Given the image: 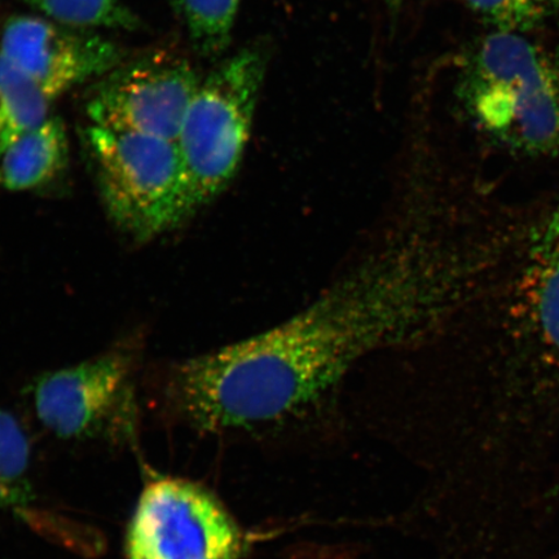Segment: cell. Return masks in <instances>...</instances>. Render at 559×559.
Returning <instances> with one entry per match:
<instances>
[{
	"label": "cell",
	"mask_w": 559,
	"mask_h": 559,
	"mask_svg": "<svg viewBox=\"0 0 559 559\" xmlns=\"http://www.w3.org/2000/svg\"><path fill=\"white\" fill-rule=\"evenodd\" d=\"M0 56L50 103L83 83L100 80L130 58L123 46L96 31L35 15L5 21Z\"/></svg>",
	"instance_id": "52a82bcc"
},
{
	"label": "cell",
	"mask_w": 559,
	"mask_h": 559,
	"mask_svg": "<svg viewBox=\"0 0 559 559\" xmlns=\"http://www.w3.org/2000/svg\"><path fill=\"white\" fill-rule=\"evenodd\" d=\"M241 0H173L198 53L221 55L229 45Z\"/></svg>",
	"instance_id": "7c38bea8"
},
{
	"label": "cell",
	"mask_w": 559,
	"mask_h": 559,
	"mask_svg": "<svg viewBox=\"0 0 559 559\" xmlns=\"http://www.w3.org/2000/svg\"><path fill=\"white\" fill-rule=\"evenodd\" d=\"M520 286L528 334L544 358L559 367V201L534 230Z\"/></svg>",
	"instance_id": "9c48e42d"
},
{
	"label": "cell",
	"mask_w": 559,
	"mask_h": 559,
	"mask_svg": "<svg viewBox=\"0 0 559 559\" xmlns=\"http://www.w3.org/2000/svg\"><path fill=\"white\" fill-rule=\"evenodd\" d=\"M493 31L526 34L559 11V0H466Z\"/></svg>",
	"instance_id": "9a60e30c"
},
{
	"label": "cell",
	"mask_w": 559,
	"mask_h": 559,
	"mask_svg": "<svg viewBox=\"0 0 559 559\" xmlns=\"http://www.w3.org/2000/svg\"><path fill=\"white\" fill-rule=\"evenodd\" d=\"M132 355L124 349L40 376L32 388L35 414L62 439H87L128 421Z\"/></svg>",
	"instance_id": "ba28073f"
},
{
	"label": "cell",
	"mask_w": 559,
	"mask_h": 559,
	"mask_svg": "<svg viewBox=\"0 0 559 559\" xmlns=\"http://www.w3.org/2000/svg\"><path fill=\"white\" fill-rule=\"evenodd\" d=\"M267 58L245 48L212 70L187 109L177 143L188 219L226 190L250 139Z\"/></svg>",
	"instance_id": "3957f363"
},
{
	"label": "cell",
	"mask_w": 559,
	"mask_h": 559,
	"mask_svg": "<svg viewBox=\"0 0 559 559\" xmlns=\"http://www.w3.org/2000/svg\"><path fill=\"white\" fill-rule=\"evenodd\" d=\"M82 136L105 210L124 234L148 241L188 219L177 143L91 123Z\"/></svg>",
	"instance_id": "277c9868"
},
{
	"label": "cell",
	"mask_w": 559,
	"mask_h": 559,
	"mask_svg": "<svg viewBox=\"0 0 559 559\" xmlns=\"http://www.w3.org/2000/svg\"><path fill=\"white\" fill-rule=\"evenodd\" d=\"M245 539L227 509L191 480L144 488L126 535L128 559H240Z\"/></svg>",
	"instance_id": "5b68a950"
},
{
	"label": "cell",
	"mask_w": 559,
	"mask_h": 559,
	"mask_svg": "<svg viewBox=\"0 0 559 559\" xmlns=\"http://www.w3.org/2000/svg\"><path fill=\"white\" fill-rule=\"evenodd\" d=\"M201 80L185 56L145 52L95 81L85 114L91 124L175 142Z\"/></svg>",
	"instance_id": "8992f818"
},
{
	"label": "cell",
	"mask_w": 559,
	"mask_h": 559,
	"mask_svg": "<svg viewBox=\"0 0 559 559\" xmlns=\"http://www.w3.org/2000/svg\"><path fill=\"white\" fill-rule=\"evenodd\" d=\"M449 198L402 195L373 240L282 323L175 366L174 408L204 431L251 429L317 407L373 356L424 344L477 296L487 245Z\"/></svg>",
	"instance_id": "6da1fadb"
},
{
	"label": "cell",
	"mask_w": 559,
	"mask_h": 559,
	"mask_svg": "<svg viewBox=\"0 0 559 559\" xmlns=\"http://www.w3.org/2000/svg\"><path fill=\"white\" fill-rule=\"evenodd\" d=\"M384 2L388 3L390 9L396 10V9H400V7L404 2V0H384Z\"/></svg>",
	"instance_id": "2e32d148"
},
{
	"label": "cell",
	"mask_w": 559,
	"mask_h": 559,
	"mask_svg": "<svg viewBox=\"0 0 559 559\" xmlns=\"http://www.w3.org/2000/svg\"><path fill=\"white\" fill-rule=\"evenodd\" d=\"M50 102L0 56V157L51 116Z\"/></svg>",
	"instance_id": "8fae6325"
},
{
	"label": "cell",
	"mask_w": 559,
	"mask_h": 559,
	"mask_svg": "<svg viewBox=\"0 0 559 559\" xmlns=\"http://www.w3.org/2000/svg\"><path fill=\"white\" fill-rule=\"evenodd\" d=\"M69 163L67 126L50 116L13 143L0 157V188L32 191L50 185Z\"/></svg>",
	"instance_id": "30bf717a"
},
{
	"label": "cell",
	"mask_w": 559,
	"mask_h": 559,
	"mask_svg": "<svg viewBox=\"0 0 559 559\" xmlns=\"http://www.w3.org/2000/svg\"><path fill=\"white\" fill-rule=\"evenodd\" d=\"M459 97L475 128L501 148L559 156V58L526 34L493 31L478 41Z\"/></svg>",
	"instance_id": "7a4b0ae2"
},
{
	"label": "cell",
	"mask_w": 559,
	"mask_h": 559,
	"mask_svg": "<svg viewBox=\"0 0 559 559\" xmlns=\"http://www.w3.org/2000/svg\"><path fill=\"white\" fill-rule=\"evenodd\" d=\"M31 443L23 426L0 409V508L20 509L33 498L29 481Z\"/></svg>",
	"instance_id": "5bb4252c"
},
{
	"label": "cell",
	"mask_w": 559,
	"mask_h": 559,
	"mask_svg": "<svg viewBox=\"0 0 559 559\" xmlns=\"http://www.w3.org/2000/svg\"><path fill=\"white\" fill-rule=\"evenodd\" d=\"M41 16L83 29L136 32L143 26L123 0H23Z\"/></svg>",
	"instance_id": "4fadbf2b"
}]
</instances>
